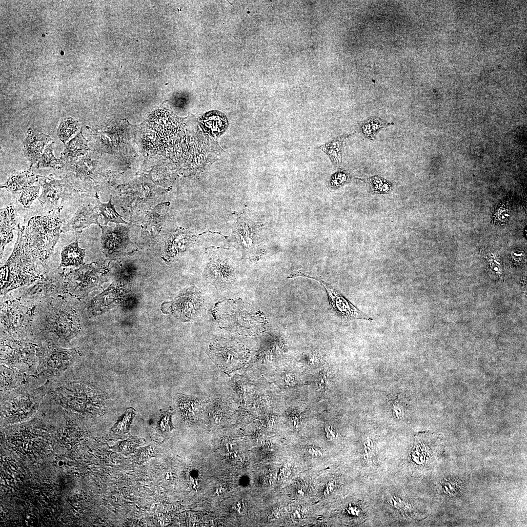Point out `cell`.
<instances>
[{"label": "cell", "mask_w": 527, "mask_h": 527, "mask_svg": "<svg viewBox=\"0 0 527 527\" xmlns=\"http://www.w3.org/2000/svg\"><path fill=\"white\" fill-rule=\"evenodd\" d=\"M207 279L213 284L226 285L234 281L235 270L230 262L225 258H213L205 271Z\"/></svg>", "instance_id": "cell-18"}, {"label": "cell", "mask_w": 527, "mask_h": 527, "mask_svg": "<svg viewBox=\"0 0 527 527\" xmlns=\"http://www.w3.org/2000/svg\"><path fill=\"white\" fill-rule=\"evenodd\" d=\"M296 277H306L317 280L324 288L332 310L340 318L345 320H365L372 321L373 319L360 310L337 289L317 276L311 275L306 272L296 271L288 278Z\"/></svg>", "instance_id": "cell-10"}, {"label": "cell", "mask_w": 527, "mask_h": 527, "mask_svg": "<svg viewBox=\"0 0 527 527\" xmlns=\"http://www.w3.org/2000/svg\"><path fill=\"white\" fill-rule=\"evenodd\" d=\"M510 213V198H505L499 202L495 207L491 223L501 226H505L509 221Z\"/></svg>", "instance_id": "cell-25"}, {"label": "cell", "mask_w": 527, "mask_h": 527, "mask_svg": "<svg viewBox=\"0 0 527 527\" xmlns=\"http://www.w3.org/2000/svg\"><path fill=\"white\" fill-rule=\"evenodd\" d=\"M177 402L183 418L186 420L193 421L201 413L205 402L202 399L178 394Z\"/></svg>", "instance_id": "cell-22"}, {"label": "cell", "mask_w": 527, "mask_h": 527, "mask_svg": "<svg viewBox=\"0 0 527 527\" xmlns=\"http://www.w3.org/2000/svg\"><path fill=\"white\" fill-rule=\"evenodd\" d=\"M88 148L87 141L81 132L77 134L74 138L65 144L60 159L65 164L72 163L84 155Z\"/></svg>", "instance_id": "cell-21"}, {"label": "cell", "mask_w": 527, "mask_h": 527, "mask_svg": "<svg viewBox=\"0 0 527 527\" xmlns=\"http://www.w3.org/2000/svg\"><path fill=\"white\" fill-rule=\"evenodd\" d=\"M214 312L219 324L230 331L242 334L249 327L250 314L241 301L229 300L219 303Z\"/></svg>", "instance_id": "cell-11"}, {"label": "cell", "mask_w": 527, "mask_h": 527, "mask_svg": "<svg viewBox=\"0 0 527 527\" xmlns=\"http://www.w3.org/2000/svg\"><path fill=\"white\" fill-rule=\"evenodd\" d=\"M202 303L199 290L191 287L182 290L172 302V310L178 318L187 320L195 314Z\"/></svg>", "instance_id": "cell-15"}, {"label": "cell", "mask_w": 527, "mask_h": 527, "mask_svg": "<svg viewBox=\"0 0 527 527\" xmlns=\"http://www.w3.org/2000/svg\"><path fill=\"white\" fill-rule=\"evenodd\" d=\"M41 185H31L25 189L21 193L18 201L24 208L30 207L33 202L37 199L40 193Z\"/></svg>", "instance_id": "cell-30"}, {"label": "cell", "mask_w": 527, "mask_h": 527, "mask_svg": "<svg viewBox=\"0 0 527 527\" xmlns=\"http://www.w3.org/2000/svg\"><path fill=\"white\" fill-rule=\"evenodd\" d=\"M48 266L39 259L26 236V226L18 225V237L13 252L1 267L6 281L1 287V298L14 289L30 285L40 279Z\"/></svg>", "instance_id": "cell-2"}, {"label": "cell", "mask_w": 527, "mask_h": 527, "mask_svg": "<svg viewBox=\"0 0 527 527\" xmlns=\"http://www.w3.org/2000/svg\"><path fill=\"white\" fill-rule=\"evenodd\" d=\"M215 363L225 371H231L242 366L244 359L242 345L234 341L222 339L210 347Z\"/></svg>", "instance_id": "cell-12"}, {"label": "cell", "mask_w": 527, "mask_h": 527, "mask_svg": "<svg viewBox=\"0 0 527 527\" xmlns=\"http://www.w3.org/2000/svg\"><path fill=\"white\" fill-rule=\"evenodd\" d=\"M53 144L54 142H52L45 147L40 160L37 163V168L52 167L62 170L65 166L64 163L60 158L57 159L54 156L53 152Z\"/></svg>", "instance_id": "cell-27"}, {"label": "cell", "mask_w": 527, "mask_h": 527, "mask_svg": "<svg viewBox=\"0 0 527 527\" xmlns=\"http://www.w3.org/2000/svg\"><path fill=\"white\" fill-rule=\"evenodd\" d=\"M15 297L23 304L34 306L47 300L66 293L65 272L59 267L47 268L44 275L34 283L18 288Z\"/></svg>", "instance_id": "cell-5"}, {"label": "cell", "mask_w": 527, "mask_h": 527, "mask_svg": "<svg viewBox=\"0 0 527 527\" xmlns=\"http://www.w3.org/2000/svg\"><path fill=\"white\" fill-rule=\"evenodd\" d=\"M1 338H34L33 324L37 305L30 306L11 297L0 303Z\"/></svg>", "instance_id": "cell-3"}, {"label": "cell", "mask_w": 527, "mask_h": 527, "mask_svg": "<svg viewBox=\"0 0 527 527\" xmlns=\"http://www.w3.org/2000/svg\"><path fill=\"white\" fill-rule=\"evenodd\" d=\"M350 135L347 134L339 136L320 147L336 166H340L342 163V148L344 141Z\"/></svg>", "instance_id": "cell-24"}, {"label": "cell", "mask_w": 527, "mask_h": 527, "mask_svg": "<svg viewBox=\"0 0 527 527\" xmlns=\"http://www.w3.org/2000/svg\"><path fill=\"white\" fill-rule=\"evenodd\" d=\"M78 353L74 348H65L56 343L39 342L38 356L40 366L48 376L57 374L69 366L77 359Z\"/></svg>", "instance_id": "cell-8"}, {"label": "cell", "mask_w": 527, "mask_h": 527, "mask_svg": "<svg viewBox=\"0 0 527 527\" xmlns=\"http://www.w3.org/2000/svg\"><path fill=\"white\" fill-rule=\"evenodd\" d=\"M39 342L34 338L9 339L1 338V360L9 366L30 367L39 362Z\"/></svg>", "instance_id": "cell-7"}, {"label": "cell", "mask_w": 527, "mask_h": 527, "mask_svg": "<svg viewBox=\"0 0 527 527\" xmlns=\"http://www.w3.org/2000/svg\"><path fill=\"white\" fill-rule=\"evenodd\" d=\"M85 254V249L79 247L78 241L65 246L62 249L61 253V263L59 267H65L74 266L79 267L84 264L83 260Z\"/></svg>", "instance_id": "cell-23"}, {"label": "cell", "mask_w": 527, "mask_h": 527, "mask_svg": "<svg viewBox=\"0 0 527 527\" xmlns=\"http://www.w3.org/2000/svg\"><path fill=\"white\" fill-rule=\"evenodd\" d=\"M368 122L372 132L374 136L377 132H378L381 129L390 125L391 123H388L386 121L377 118V117H371L367 120Z\"/></svg>", "instance_id": "cell-33"}, {"label": "cell", "mask_w": 527, "mask_h": 527, "mask_svg": "<svg viewBox=\"0 0 527 527\" xmlns=\"http://www.w3.org/2000/svg\"><path fill=\"white\" fill-rule=\"evenodd\" d=\"M9 396H6L2 401V411L9 414H30L34 413L38 408L40 399L39 392L28 389H19L18 391L11 392Z\"/></svg>", "instance_id": "cell-13"}, {"label": "cell", "mask_w": 527, "mask_h": 527, "mask_svg": "<svg viewBox=\"0 0 527 527\" xmlns=\"http://www.w3.org/2000/svg\"><path fill=\"white\" fill-rule=\"evenodd\" d=\"M97 202V208H98L100 214L103 215L104 221V225H106L108 222H113L118 225L120 223L129 224L122 219V217L119 214L115 209L114 205L112 203V196H110L109 202L107 203H103L100 201L97 195L95 196Z\"/></svg>", "instance_id": "cell-26"}, {"label": "cell", "mask_w": 527, "mask_h": 527, "mask_svg": "<svg viewBox=\"0 0 527 527\" xmlns=\"http://www.w3.org/2000/svg\"><path fill=\"white\" fill-rule=\"evenodd\" d=\"M234 507L237 512L243 514L246 509V502L243 500L239 501L235 503Z\"/></svg>", "instance_id": "cell-36"}, {"label": "cell", "mask_w": 527, "mask_h": 527, "mask_svg": "<svg viewBox=\"0 0 527 527\" xmlns=\"http://www.w3.org/2000/svg\"><path fill=\"white\" fill-rule=\"evenodd\" d=\"M101 245L103 253L112 257L124 248L129 243V227L116 224L115 227L101 226Z\"/></svg>", "instance_id": "cell-14"}, {"label": "cell", "mask_w": 527, "mask_h": 527, "mask_svg": "<svg viewBox=\"0 0 527 527\" xmlns=\"http://www.w3.org/2000/svg\"><path fill=\"white\" fill-rule=\"evenodd\" d=\"M361 129L364 135L370 140H373L374 135L372 132L370 124L367 120L365 121L361 125Z\"/></svg>", "instance_id": "cell-35"}, {"label": "cell", "mask_w": 527, "mask_h": 527, "mask_svg": "<svg viewBox=\"0 0 527 527\" xmlns=\"http://www.w3.org/2000/svg\"><path fill=\"white\" fill-rule=\"evenodd\" d=\"M63 223L54 216H37L26 226L27 240L40 261L44 265L52 254L61 232Z\"/></svg>", "instance_id": "cell-4"}, {"label": "cell", "mask_w": 527, "mask_h": 527, "mask_svg": "<svg viewBox=\"0 0 527 527\" xmlns=\"http://www.w3.org/2000/svg\"><path fill=\"white\" fill-rule=\"evenodd\" d=\"M16 212L13 205L0 209V259L5 245L14 237L13 231L18 227Z\"/></svg>", "instance_id": "cell-19"}, {"label": "cell", "mask_w": 527, "mask_h": 527, "mask_svg": "<svg viewBox=\"0 0 527 527\" xmlns=\"http://www.w3.org/2000/svg\"><path fill=\"white\" fill-rule=\"evenodd\" d=\"M102 274L95 263L65 272L66 293L76 299L83 297L101 283Z\"/></svg>", "instance_id": "cell-9"}, {"label": "cell", "mask_w": 527, "mask_h": 527, "mask_svg": "<svg viewBox=\"0 0 527 527\" xmlns=\"http://www.w3.org/2000/svg\"><path fill=\"white\" fill-rule=\"evenodd\" d=\"M226 489H227V488H226V486L222 485L219 486L216 489L215 491V493L216 494H217V495H220L223 494L224 492H225L226 491Z\"/></svg>", "instance_id": "cell-40"}, {"label": "cell", "mask_w": 527, "mask_h": 527, "mask_svg": "<svg viewBox=\"0 0 527 527\" xmlns=\"http://www.w3.org/2000/svg\"><path fill=\"white\" fill-rule=\"evenodd\" d=\"M38 182L42 188L38 200L42 207L52 212L60 213L67 203L76 198L79 192L65 179L58 180L52 174L39 175Z\"/></svg>", "instance_id": "cell-6"}, {"label": "cell", "mask_w": 527, "mask_h": 527, "mask_svg": "<svg viewBox=\"0 0 527 527\" xmlns=\"http://www.w3.org/2000/svg\"><path fill=\"white\" fill-rule=\"evenodd\" d=\"M172 413L173 410L171 407L167 411H161V418L158 424V427L159 430L164 432L169 431L173 428L171 422V417Z\"/></svg>", "instance_id": "cell-31"}, {"label": "cell", "mask_w": 527, "mask_h": 527, "mask_svg": "<svg viewBox=\"0 0 527 527\" xmlns=\"http://www.w3.org/2000/svg\"><path fill=\"white\" fill-rule=\"evenodd\" d=\"M280 516L279 510L277 507L273 508L268 514L269 520H274L277 519Z\"/></svg>", "instance_id": "cell-39"}, {"label": "cell", "mask_w": 527, "mask_h": 527, "mask_svg": "<svg viewBox=\"0 0 527 527\" xmlns=\"http://www.w3.org/2000/svg\"><path fill=\"white\" fill-rule=\"evenodd\" d=\"M23 142L22 155L30 165L37 163L42 154L45 147L52 140L48 135L28 128Z\"/></svg>", "instance_id": "cell-16"}, {"label": "cell", "mask_w": 527, "mask_h": 527, "mask_svg": "<svg viewBox=\"0 0 527 527\" xmlns=\"http://www.w3.org/2000/svg\"><path fill=\"white\" fill-rule=\"evenodd\" d=\"M79 127L78 121L73 118H63L60 122L57 129L58 136L62 142L65 143L77 132Z\"/></svg>", "instance_id": "cell-28"}, {"label": "cell", "mask_w": 527, "mask_h": 527, "mask_svg": "<svg viewBox=\"0 0 527 527\" xmlns=\"http://www.w3.org/2000/svg\"><path fill=\"white\" fill-rule=\"evenodd\" d=\"M76 300L64 293L38 304L33 324L34 338L61 345L76 338L81 329Z\"/></svg>", "instance_id": "cell-1"}, {"label": "cell", "mask_w": 527, "mask_h": 527, "mask_svg": "<svg viewBox=\"0 0 527 527\" xmlns=\"http://www.w3.org/2000/svg\"><path fill=\"white\" fill-rule=\"evenodd\" d=\"M96 208L89 204L80 206L73 217L63 224L61 232L65 233L71 231L81 233L83 229L89 227L93 223L101 227V225L98 222L99 214L95 211Z\"/></svg>", "instance_id": "cell-17"}, {"label": "cell", "mask_w": 527, "mask_h": 527, "mask_svg": "<svg viewBox=\"0 0 527 527\" xmlns=\"http://www.w3.org/2000/svg\"><path fill=\"white\" fill-rule=\"evenodd\" d=\"M135 415V410L132 407L127 408L113 427V430L119 433L126 432Z\"/></svg>", "instance_id": "cell-29"}, {"label": "cell", "mask_w": 527, "mask_h": 527, "mask_svg": "<svg viewBox=\"0 0 527 527\" xmlns=\"http://www.w3.org/2000/svg\"><path fill=\"white\" fill-rule=\"evenodd\" d=\"M307 451L308 453L314 457H319L322 455L321 448L315 446H309L307 448Z\"/></svg>", "instance_id": "cell-38"}, {"label": "cell", "mask_w": 527, "mask_h": 527, "mask_svg": "<svg viewBox=\"0 0 527 527\" xmlns=\"http://www.w3.org/2000/svg\"><path fill=\"white\" fill-rule=\"evenodd\" d=\"M33 165L23 171L11 175L7 181L1 185V188L6 189L13 194H20L25 189L39 182V175L36 174L32 169Z\"/></svg>", "instance_id": "cell-20"}, {"label": "cell", "mask_w": 527, "mask_h": 527, "mask_svg": "<svg viewBox=\"0 0 527 527\" xmlns=\"http://www.w3.org/2000/svg\"><path fill=\"white\" fill-rule=\"evenodd\" d=\"M325 431L327 439L332 440L336 438V431L331 426H325Z\"/></svg>", "instance_id": "cell-37"}, {"label": "cell", "mask_w": 527, "mask_h": 527, "mask_svg": "<svg viewBox=\"0 0 527 527\" xmlns=\"http://www.w3.org/2000/svg\"><path fill=\"white\" fill-rule=\"evenodd\" d=\"M373 190L379 192H387L390 189L391 184L384 179L375 177L369 180Z\"/></svg>", "instance_id": "cell-32"}, {"label": "cell", "mask_w": 527, "mask_h": 527, "mask_svg": "<svg viewBox=\"0 0 527 527\" xmlns=\"http://www.w3.org/2000/svg\"><path fill=\"white\" fill-rule=\"evenodd\" d=\"M292 517L296 520H302L306 516L305 507L300 504L292 505L290 508Z\"/></svg>", "instance_id": "cell-34"}]
</instances>
